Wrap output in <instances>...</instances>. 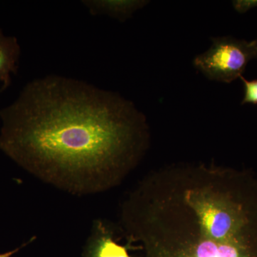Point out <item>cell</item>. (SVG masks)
<instances>
[{
	"label": "cell",
	"instance_id": "obj_1",
	"mask_svg": "<svg viewBox=\"0 0 257 257\" xmlns=\"http://www.w3.org/2000/svg\"><path fill=\"white\" fill-rule=\"evenodd\" d=\"M0 151L46 183L78 195L104 192L143 155L145 116L117 93L50 74L0 109Z\"/></svg>",
	"mask_w": 257,
	"mask_h": 257
},
{
	"label": "cell",
	"instance_id": "obj_2",
	"mask_svg": "<svg viewBox=\"0 0 257 257\" xmlns=\"http://www.w3.org/2000/svg\"><path fill=\"white\" fill-rule=\"evenodd\" d=\"M160 238L182 245L181 257H254L257 221L243 222L184 209L166 221Z\"/></svg>",
	"mask_w": 257,
	"mask_h": 257
},
{
	"label": "cell",
	"instance_id": "obj_3",
	"mask_svg": "<svg viewBox=\"0 0 257 257\" xmlns=\"http://www.w3.org/2000/svg\"><path fill=\"white\" fill-rule=\"evenodd\" d=\"M210 48L198 55L194 65L211 80L231 83L242 76L248 62L257 57V42L234 37L211 39Z\"/></svg>",
	"mask_w": 257,
	"mask_h": 257
},
{
	"label": "cell",
	"instance_id": "obj_4",
	"mask_svg": "<svg viewBox=\"0 0 257 257\" xmlns=\"http://www.w3.org/2000/svg\"><path fill=\"white\" fill-rule=\"evenodd\" d=\"M83 257H131L126 246L116 242L114 231L104 221H94Z\"/></svg>",
	"mask_w": 257,
	"mask_h": 257
},
{
	"label": "cell",
	"instance_id": "obj_5",
	"mask_svg": "<svg viewBox=\"0 0 257 257\" xmlns=\"http://www.w3.org/2000/svg\"><path fill=\"white\" fill-rule=\"evenodd\" d=\"M21 47L18 39L6 35L0 28V92L11 86L13 76L18 72Z\"/></svg>",
	"mask_w": 257,
	"mask_h": 257
},
{
	"label": "cell",
	"instance_id": "obj_6",
	"mask_svg": "<svg viewBox=\"0 0 257 257\" xmlns=\"http://www.w3.org/2000/svg\"><path fill=\"white\" fill-rule=\"evenodd\" d=\"M144 0H83L82 4L92 16H107L126 21L135 12L148 4Z\"/></svg>",
	"mask_w": 257,
	"mask_h": 257
},
{
	"label": "cell",
	"instance_id": "obj_7",
	"mask_svg": "<svg viewBox=\"0 0 257 257\" xmlns=\"http://www.w3.org/2000/svg\"><path fill=\"white\" fill-rule=\"evenodd\" d=\"M243 81L244 85V96L241 104H257V79L248 81L243 78V76L240 77Z\"/></svg>",
	"mask_w": 257,
	"mask_h": 257
},
{
	"label": "cell",
	"instance_id": "obj_8",
	"mask_svg": "<svg viewBox=\"0 0 257 257\" xmlns=\"http://www.w3.org/2000/svg\"><path fill=\"white\" fill-rule=\"evenodd\" d=\"M234 10L239 13H244L257 7V0H237L233 1Z\"/></svg>",
	"mask_w": 257,
	"mask_h": 257
},
{
	"label": "cell",
	"instance_id": "obj_9",
	"mask_svg": "<svg viewBox=\"0 0 257 257\" xmlns=\"http://www.w3.org/2000/svg\"><path fill=\"white\" fill-rule=\"evenodd\" d=\"M36 239V237L35 236H34V237H32L31 239L29 240V241H27V242L23 243V244L20 245L19 247L14 248L13 250H11V251H7V252L5 253H0V257H12L13 256V255H15V253H17L18 252V251H20V250L23 249V248H25V246H28V245L30 244V243H31L32 241H34Z\"/></svg>",
	"mask_w": 257,
	"mask_h": 257
},
{
	"label": "cell",
	"instance_id": "obj_10",
	"mask_svg": "<svg viewBox=\"0 0 257 257\" xmlns=\"http://www.w3.org/2000/svg\"><path fill=\"white\" fill-rule=\"evenodd\" d=\"M0 126H1V118H0Z\"/></svg>",
	"mask_w": 257,
	"mask_h": 257
},
{
	"label": "cell",
	"instance_id": "obj_11",
	"mask_svg": "<svg viewBox=\"0 0 257 257\" xmlns=\"http://www.w3.org/2000/svg\"><path fill=\"white\" fill-rule=\"evenodd\" d=\"M256 41L257 42V39H256Z\"/></svg>",
	"mask_w": 257,
	"mask_h": 257
}]
</instances>
